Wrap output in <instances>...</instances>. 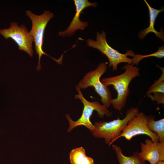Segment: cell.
I'll list each match as a JSON object with an SVG mask.
<instances>
[{"instance_id": "cell-1", "label": "cell", "mask_w": 164, "mask_h": 164, "mask_svg": "<svg viewBox=\"0 0 164 164\" xmlns=\"http://www.w3.org/2000/svg\"><path fill=\"white\" fill-rule=\"evenodd\" d=\"M122 69L125 70L122 73L102 78L101 81L106 86L112 85L116 90L117 97L112 99L111 104L115 109L119 111L124 108L129 93L130 83L133 78L140 75L139 68L132 64H127Z\"/></svg>"}, {"instance_id": "cell-2", "label": "cell", "mask_w": 164, "mask_h": 164, "mask_svg": "<svg viewBox=\"0 0 164 164\" xmlns=\"http://www.w3.org/2000/svg\"><path fill=\"white\" fill-rule=\"evenodd\" d=\"M139 112L138 107L131 108L127 111L125 117L122 119L118 118L109 122H96L92 134L96 138H104L105 143L110 145L120 135L128 121Z\"/></svg>"}, {"instance_id": "cell-3", "label": "cell", "mask_w": 164, "mask_h": 164, "mask_svg": "<svg viewBox=\"0 0 164 164\" xmlns=\"http://www.w3.org/2000/svg\"><path fill=\"white\" fill-rule=\"evenodd\" d=\"M75 89L78 94L74 96V98L75 99L80 100L83 104L84 108L80 117L76 121L72 120L69 114L65 115L69 125L67 131L70 132L76 127L84 125L92 132L94 130V126L91 121L90 119L94 111H96L98 116L101 118H103L105 115L111 116L112 115V113L99 102L96 101L90 102L87 100L83 96L78 84L76 86Z\"/></svg>"}, {"instance_id": "cell-4", "label": "cell", "mask_w": 164, "mask_h": 164, "mask_svg": "<svg viewBox=\"0 0 164 164\" xmlns=\"http://www.w3.org/2000/svg\"><path fill=\"white\" fill-rule=\"evenodd\" d=\"M25 13L32 22V28L29 32L33 39L36 53L38 55V63L36 67L37 70L39 71L41 69L40 60L43 55L49 56L58 64H61L63 59L62 57L58 60L46 54L43 49L44 31L48 22L53 17V14L49 11H45L44 13L40 15H36L29 10L26 11Z\"/></svg>"}, {"instance_id": "cell-5", "label": "cell", "mask_w": 164, "mask_h": 164, "mask_svg": "<svg viewBox=\"0 0 164 164\" xmlns=\"http://www.w3.org/2000/svg\"><path fill=\"white\" fill-rule=\"evenodd\" d=\"M107 68L105 63H101L95 69L87 73L78 85L80 89H85L89 87H93L101 97L102 104L108 108L111 105V93L108 86L104 85L100 80L101 77L106 72Z\"/></svg>"}, {"instance_id": "cell-6", "label": "cell", "mask_w": 164, "mask_h": 164, "mask_svg": "<svg viewBox=\"0 0 164 164\" xmlns=\"http://www.w3.org/2000/svg\"><path fill=\"white\" fill-rule=\"evenodd\" d=\"M87 43L89 46L98 50L107 56L109 61V67H112L113 71L117 70L118 65L120 63H127L132 64V59L128 57L127 52L125 54L121 53L108 44L106 33L104 31L101 33L97 32L95 40L89 39Z\"/></svg>"}, {"instance_id": "cell-7", "label": "cell", "mask_w": 164, "mask_h": 164, "mask_svg": "<svg viewBox=\"0 0 164 164\" xmlns=\"http://www.w3.org/2000/svg\"><path fill=\"white\" fill-rule=\"evenodd\" d=\"M0 34L6 39H12L17 44L19 50L25 51L32 57L33 39L24 25L19 26L16 22H12L9 28L0 29Z\"/></svg>"}, {"instance_id": "cell-8", "label": "cell", "mask_w": 164, "mask_h": 164, "mask_svg": "<svg viewBox=\"0 0 164 164\" xmlns=\"http://www.w3.org/2000/svg\"><path fill=\"white\" fill-rule=\"evenodd\" d=\"M139 135H147L154 142H159L158 137L149 129L146 116L142 112H139L128 121L120 135L114 142L121 137L130 141L133 137Z\"/></svg>"}, {"instance_id": "cell-9", "label": "cell", "mask_w": 164, "mask_h": 164, "mask_svg": "<svg viewBox=\"0 0 164 164\" xmlns=\"http://www.w3.org/2000/svg\"><path fill=\"white\" fill-rule=\"evenodd\" d=\"M140 158L150 164H155L159 161H164V142H154L147 138L144 143L141 142Z\"/></svg>"}, {"instance_id": "cell-10", "label": "cell", "mask_w": 164, "mask_h": 164, "mask_svg": "<svg viewBox=\"0 0 164 164\" xmlns=\"http://www.w3.org/2000/svg\"><path fill=\"white\" fill-rule=\"evenodd\" d=\"M76 7V13L69 26L64 31H59V35L63 37H69L73 35L78 29L84 30L88 25V22L82 21L80 19L81 12L86 8L89 6L97 7L95 2H91L87 0H74Z\"/></svg>"}, {"instance_id": "cell-11", "label": "cell", "mask_w": 164, "mask_h": 164, "mask_svg": "<svg viewBox=\"0 0 164 164\" xmlns=\"http://www.w3.org/2000/svg\"><path fill=\"white\" fill-rule=\"evenodd\" d=\"M144 1L149 10L150 24L148 27L139 32L138 37L140 39H142L148 34L152 32L154 33L157 38H159L164 41V32L163 29L160 28V31L158 32L155 29L154 27L156 18L160 12L164 11V7H161L160 9H155L151 7L146 0H144Z\"/></svg>"}, {"instance_id": "cell-12", "label": "cell", "mask_w": 164, "mask_h": 164, "mask_svg": "<svg viewBox=\"0 0 164 164\" xmlns=\"http://www.w3.org/2000/svg\"><path fill=\"white\" fill-rule=\"evenodd\" d=\"M112 148L115 151L119 164H145V162L140 157L138 151L134 152L130 156H126L122 152L121 148L116 145H112Z\"/></svg>"}, {"instance_id": "cell-13", "label": "cell", "mask_w": 164, "mask_h": 164, "mask_svg": "<svg viewBox=\"0 0 164 164\" xmlns=\"http://www.w3.org/2000/svg\"><path fill=\"white\" fill-rule=\"evenodd\" d=\"M149 130L159 137V142H164V118L155 120V117L150 115L146 116Z\"/></svg>"}, {"instance_id": "cell-14", "label": "cell", "mask_w": 164, "mask_h": 164, "mask_svg": "<svg viewBox=\"0 0 164 164\" xmlns=\"http://www.w3.org/2000/svg\"><path fill=\"white\" fill-rule=\"evenodd\" d=\"M128 56H130L133 57L132 59V64L134 65L135 64L137 66L139 62L142 59L144 58L154 56L158 58H162L164 57V46L162 45L161 46L159 47L158 50L156 52L148 55H141L140 54H135L131 50L127 51Z\"/></svg>"}, {"instance_id": "cell-15", "label": "cell", "mask_w": 164, "mask_h": 164, "mask_svg": "<svg viewBox=\"0 0 164 164\" xmlns=\"http://www.w3.org/2000/svg\"><path fill=\"white\" fill-rule=\"evenodd\" d=\"M85 149L82 147L72 150L69 154V159L71 164H81L86 156Z\"/></svg>"}, {"instance_id": "cell-16", "label": "cell", "mask_w": 164, "mask_h": 164, "mask_svg": "<svg viewBox=\"0 0 164 164\" xmlns=\"http://www.w3.org/2000/svg\"><path fill=\"white\" fill-rule=\"evenodd\" d=\"M160 69L162 73L159 79L155 80L154 83L149 88L147 94H152L154 92L164 93V68L157 65Z\"/></svg>"}, {"instance_id": "cell-17", "label": "cell", "mask_w": 164, "mask_h": 164, "mask_svg": "<svg viewBox=\"0 0 164 164\" xmlns=\"http://www.w3.org/2000/svg\"><path fill=\"white\" fill-rule=\"evenodd\" d=\"M154 94H147L148 97L150 98L152 101H155L157 104H164V93L154 92Z\"/></svg>"}, {"instance_id": "cell-18", "label": "cell", "mask_w": 164, "mask_h": 164, "mask_svg": "<svg viewBox=\"0 0 164 164\" xmlns=\"http://www.w3.org/2000/svg\"><path fill=\"white\" fill-rule=\"evenodd\" d=\"M81 164H94V160L92 158L86 156Z\"/></svg>"}, {"instance_id": "cell-19", "label": "cell", "mask_w": 164, "mask_h": 164, "mask_svg": "<svg viewBox=\"0 0 164 164\" xmlns=\"http://www.w3.org/2000/svg\"><path fill=\"white\" fill-rule=\"evenodd\" d=\"M155 164H164V161H159Z\"/></svg>"}, {"instance_id": "cell-20", "label": "cell", "mask_w": 164, "mask_h": 164, "mask_svg": "<svg viewBox=\"0 0 164 164\" xmlns=\"http://www.w3.org/2000/svg\"><path fill=\"white\" fill-rule=\"evenodd\" d=\"M145 164H146V163Z\"/></svg>"}]
</instances>
